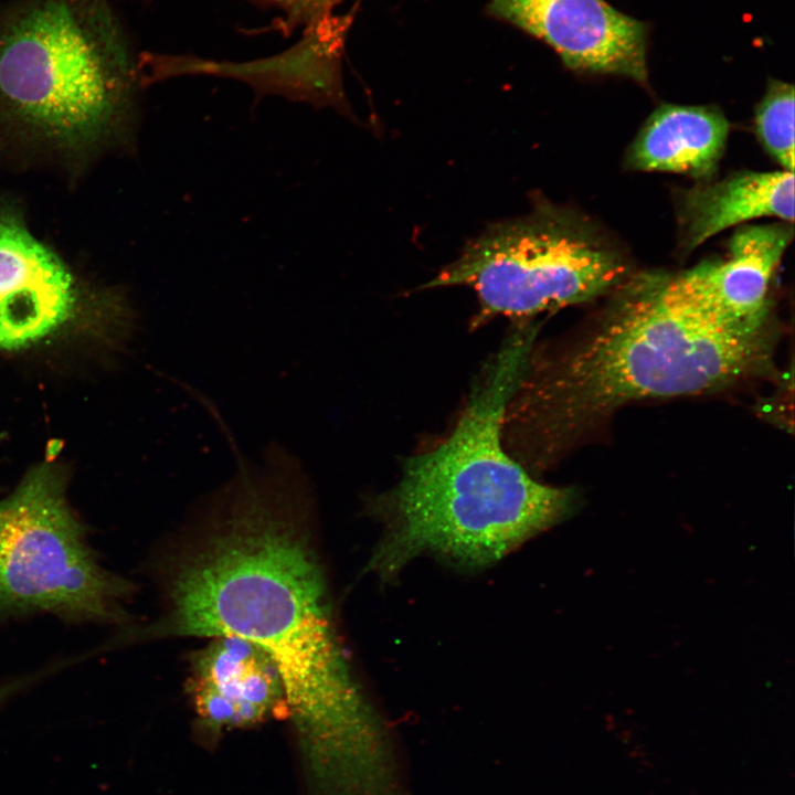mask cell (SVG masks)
Masks as SVG:
<instances>
[{"label":"cell","instance_id":"obj_10","mask_svg":"<svg viewBox=\"0 0 795 795\" xmlns=\"http://www.w3.org/2000/svg\"><path fill=\"white\" fill-rule=\"evenodd\" d=\"M187 688L197 721L211 736L253 727L286 709L272 658L237 636L213 637L193 655Z\"/></svg>","mask_w":795,"mask_h":795},{"label":"cell","instance_id":"obj_7","mask_svg":"<svg viewBox=\"0 0 795 795\" xmlns=\"http://www.w3.org/2000/svg\"><path fill=\"white\" fill-rule=\"evenodd\" d=\"M489 10L544 41L573 70L647 81V26L605 0H490Z\"/></svg>","mask_w":795,"mask_h":795},{"label":"cell","instance_id":"obj_1","mask_svg":"<svg viewBox=\"0 0 795 795\" xmlns=\"http://www.w3.org/2000/svg\"><path fill=\"white\" fill-rule=\"evenodd\" d=\"M214 495L201 531L167 564L163 615L141 635L259 646L280 675L298 753L365 740L372 718L336 635L300 462L271 443Z\"/></svg>","mask_w":795,"mask_h":795},{"label":"cell","instance_id":"obj_15","mask_svg":"<svg viewBox=\"0 0 795 795\" xmlns=\"http://www.w3.org/2000/svg\"><path fill=\"white\" fill-rule=\"evenodd\" d=\"M279 6L290 21L316 26L333 19V9L341 0H268Z\"/></svg>","mask_w":795,"mask_h":795},{"label":"cell","instance_id":"obj_6","mask_svg":"<svg viewBox=\"0 0 795 795\" xmlns=\"http://www.w3.org/2000/svg\"><path fill=\"white\" fill-rule=\"evenodd\" d=\"M65 489L62 468L43 463L0 500V618L125 619L129 585L100 565Z\"/></svg>","mask_w":795,"mask_h":795},{"label":"cell","instance_id":"obj_8","mask_svg":"<svg viewBox=\"0 0 795 795\" xmlns=\"http://www.w3.org/2000/svg\"><path fill=\"white\" fill-rule=\"evenodd\" d=\"M78 287L61 258L11 212L0 211V350L33 346L64 327Z\"/></svg>","mask_w":795,"mask_h":795},{"label":"cell","instance_id":"obj_9","mask_svg":"<svg viewBox=\"0 0 795 795\" xmlns=\"http://www.w3.org/2000/svg\"><path fill=\"white\" fill-rule=\"evenodd\" d=\"M792 239L788 222L740 227L724 257L672 274L675 288L689 307L714 320L767 322L771 282Z\"/></svg>","mask_w":795,"mask_h":795},{"label":"cell","instance_id":"obj_13","mask_svg":"<svg viewBox=\"0 0 795 795\" xmlns=\"http://www.w3.org/2000/svg\"><path fill=\"white\" fill-rule=\"evenodd\" d=\"M341 47L326 46L305 54H292L265 63L227 64L186 61L181 74H212L230 76L250 83L258 97L279 94L293 100H303L315 107L332 106L347 109L340 76Z\"/></svg>","mask_w":795,"mask_h":795},{"label":"cell","instance_id":"obj_3","mask_svg":"<svg viewBox=\"0 0 795 795\" xmlns=\"http://www.w3.org/2000/svg\"><path fill=\"white\" fill-rule=\"evenodd\" d=\"M537 329L518 324L479 374L452 433L409 458L398 484L373 504L385 524L371 561L381 576L422 553L489 565L573 511V489L538 481L504 446L506 411Z\"/></svg>","mask_w":795,"mask_h":795},{"label":"cell","instance_id":"obj_4","mask_svg":"<svg viewBox=\"0 0 795 795\" xmlns=\"http://www.w3.org/2000/svg\"><path fill=\"white\" fill-rule=\"evenodd\" d=\"M109 0H11L0 9V109L60 146L127 128L138 83Z\"/></svg>","mask_w":795,"mask_h":795},{"label":"cell","instance_id":"obj_12","mask_svg":"<svg viewBox=\"0 0 795 795\" xmlns=\"http://www.w3.org/2000/svg\"><path fill=\"white\" fill-rule=\"evenodd\" d=\"M761 218L794 221V172L743 171L690 189L682 199V244L691 251L713 235Z\"/></svg>","mask_w":795,"mask_h":795},{"label":"cell","instance_id":"obj_11","mask_svg":"<svg viewBox=\"0 0 795 795\" xmlns=\"http://www.w3.org/2000/svg\"><path fill=\"white\" fill-rule=\"evenodd\" d=\"M729 123L713 106L665 104L646 120L630 145L628 168L674 172L706 181L718 169Z\"/></svg>","mask_w":795,"mask_h":795},{"label":"cell","instance_id":"obj_14","mask_svg":"<svg viewBox=\"0 0 795 795\" xmlns=\"http://www.w3.org/2000/svg\"><path fill=\"white\" fill-rule=\"evenodd\" d=\"M755 134L782 170L794 172V86L771 80L756 106Z\"/></svg>","mask_w":795,"mask_h":795},{"label":"cell","instance_id":"obj_5","mask_svg":"<svg viewBox=\"0 0 795 795\" xmlns=\"http://www.w3.org/2000/svg\"><path fill=\"white\" fill-rule=\"evenodd\" d=\"M629 274L621 250L581 214L549 202L492 224L422 288L467 286L478 300L474 326L516 322L614 292Z\"/></svg>","mask_w":795,"mask_h":795},{"label":"cell","instance_id":"obj_2","mask_svg":"<svg viewBox=\"0 0 795 795\" xmlns=\"http://www.w3.org/2000/svg\"><path fill=\"white\" fill-rule=\"evenodd\" d=\"M601 317L541 361L532 353L504 428L548 463L623 405L714 392L771 371L776 327L730 325L685 306L668 274L629 276Z\"/></svg>","mask_w":795,"mask_h":795}]
</instances>
